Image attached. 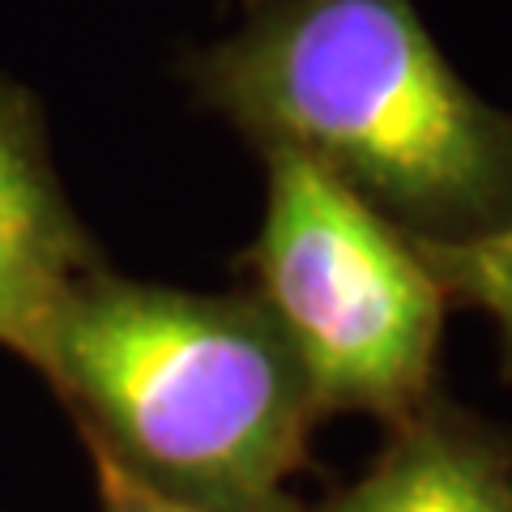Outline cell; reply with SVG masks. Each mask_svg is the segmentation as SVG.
I'll return each instance as SVG.
<instances>
[{"instance_id": "6da1fadb", "label": "cell", "mask_w": 512, "mask_h": 512, "mask_svg": "<svg viewBox=\"0 0 512 512\" xmlns=\"http://www.w3.org/2000/svg\"><path fill=\"white\" fill-rule=\"evenodd\" d=\"M184 82L252 150L308 158L410 239L512 222V116L461 82L414 0H252Z\"/></svg>"}, {"instance_id": "7a4b0ae2", "label": "cell", "mask_w": 512, "mask_h": 512, "mask_svg": "<svg viewBox=\"0 0 512 512\" xmlns=\"http://www.w3.org/2000/svg\"><path fill=\"white\" fill-rule=\"evenodd\" d=\"M35 376L77 440L141 483L210 512H303L320 410L256 295L103 265L60 308Z\"/></svg>"}, {"instance_id": "3957f363", "label": "cell", "mask_w": 512, "mask_h": 512, "mask_svg": "<svg viewBox=\"0 0 512 512\" xmlns=\"http://www.w3.org/2000/svg\"><path fill=\"white\" fill-rule=\"evenodd\" d=\"M265 158V214L244 252L248 295L274 316L320 419L397 423L440 389L448 295L414 239L329 171Z\"/></svg>"}, {"instance_id": "277c9868", "label": "cell", "mask_w": 512, "mask_h": 512, "mask_svg": "<svg viewBox=\"0 0 512 512\" xmlns=\"http://www.w3.org/2000/svg\"><path fill=\"white\" fill-rule=\"evenodd\" d=\"M103 265L64 192L39 99L0 73V350L39 372L60 308Z\"/></svg>"}, {"instance_id": "5b68a950", "label": "cell", "mask_w": 512, "mask_h": 512, "mask_svg": "<svg viewBox=\"0 0 512 512\" xmlns=\"http://www.w3.org/2000/svg\"><path fill=\"white\" fill-rule=\"evenodd\" d=\"M303 512H512V427L436 389L384 427L359 478Z\"/></svg>"}, {"instance_id": "8992f818", "label": "cell", "mask_w": 512, "mask_h": 512, "mask_svg": "<svg viewBox=\"0 0 512 512\" xmlns=\"http://www.w3.org/2000/svg\"><path fill=\"white\" fill-rule=\"evenodd\" d=\"M423 265L440 282L448 303H461L491 320L512 376V222L470 239H414Z\"/></svg>"}, {"instance_id": "52a82bcc", "label": "cell", "mask_w": 512, "mask_h": 512, "mask_svg": "<svg viewBox=\"0 0 512 512\" xmlns=\"http://www.w3.org/2000/svg\"><path fill=\"white\" fill-rule=\"evenodd\" d=\"M86 461H90L94 504H99V512H210L201 504L175 500V495L141 483L137 474H128L124 466H116V461H111L107 453H99V448H86Z\"/></svg>"}, {"instance_id": "ba28073f", "label": "cell", "mask_w": 512, "mask_h": 512, "mask_svg": "<svg viewBox=\"0 0 512 512\" xmlns=\"http://www.w3.org/2000/svg\"><path fill=\"white\" fill-rule=\"evenodd\" d=\"M248 5H252V0H248Z\"/></svg>"}, {"instance_id": "9c48e42d", "label": "cell", "mask_w": 512, "mask_h": 512, "mask_svg": "<svg viewBox=\"0 0 512 512\" xmlns=\"http://www.w3.org/2000/svg\"><path fill=\"white\" fill-rule=\"evenodd\" d=\"M0 512H5V508H0Z\"/></svg>"}]
</instances>
